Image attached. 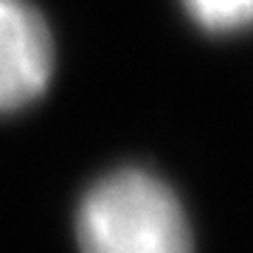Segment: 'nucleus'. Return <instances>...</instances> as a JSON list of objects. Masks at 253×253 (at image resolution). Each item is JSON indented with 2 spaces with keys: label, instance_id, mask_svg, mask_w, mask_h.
Returning <instances> with one entry per match:
<instances>
[{
  "label": "nucleus",
  "instance_id": "obj_2",
  "mask_svg": "<svg viewBox=\"0 0 253 253\" xmlns=\"http://www.w3.org/2000/svg\"><path fill=\"white\" fill-rule=\"evenodd\" d=\"M54 79V37L28 0H0V116L37 101Z\"/></svg>",
  "mask_w": 253,
  "mask_h": 253
},
{
  "label": "nucleus",
  "instance_id": "obj_1",
  "mask_svg": "<svg viewBox=\"0 0 253 253\" xmlns=\"http://www.w3.org/2000/svg\"><path fill=\"white\" fill-rule=\"evenodd\" d=\"M79 253H194L186 208L158 174L124 166L84 191L76 208Z\"/></svg>",
  "mask_w": 253,
  "mask_h": 253
},
{
  "label": "nucleus",
  "instance_id": "obj_3",
  "mask_svg": "<svg viewBox=\"0 0 253 253\" xmlns=\"http://www.w3.org/2000/svg\"><path fill=\"white\" fill-rule=\"evenodd\" d=\"M186 14L200 28L214 34H231L251 23L253 0H180Z\"/></svg>",
  "mask_w": 253,
  "mask_h": 253
}]
</instances>
